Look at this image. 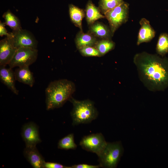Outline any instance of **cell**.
Masks as SVG:
<instances>
[{
  "instance_id": "603a6c76",
  "label": "cell",
  "mask_w": 168,
  "mask_h": 168,
  "mask_svg": "<svg viewBox=\"0 0 168 168\" xmlns=\"http://www.w3.org/2000/svg\"><path fill=\"white\" fill-rule=\"evenodd\" d=\"M124 1L123 0H100L99 3V8L104 14L120 5Z\"/></svg>"
},
{
  "instance_id": "8992f818",
  "label": "cell",
  "mask_w": 168,
  "mask_h": 168,
  "mask_svg": "<svg viewBox=\"0 0 168 168\" xmlns=\"http://www.w3.org/2000/svg\"><path fill=\"white\" fill-rule=\"evenodd\" d=\"M38 55V50L37 49L18 48L8 65L12 68L16 67L29 66L35 62Z\"/></svg>"
},
{
  "instance_id": "5bb4252c",
  "label": "cell",
  "mask_w": 168,
  "mask_h": 168,
  "mask_svg": "<svg viewBox=\"0 0 168 168\" xmlns=\"http://www.w3.org/2000/svg\"><path fill=\"white\" fill-rule=\"evenodd\" d=\"M29 67H18L14 72L16 80L32 87L35 83V78Z\"/></svg>"
},
{
  "instance_id": "52a82bcc",
  "label": "cell",
  "mask_w": 168,
  "mask_h": 168,
  "mask_svg": "<svg viewBox=\"0 0 168 168\" xmlns=\"http://www.w3.org/2000/svg\"><path fill=\"white\" fill-rule=\"evenodd\" d=\"M107 143L103 135L98 133L84 137L79 145L83 149L94 153L98 156L105 149Z\"/></svg>"
},
{
  "instance_id": "5b68a950",
  "label": "cell",
  "mask_w": 168,
  "mask_h": 168,
  "mask_svg": "<svg viewBox=\"0 0 168 168\" xmlns=\"http://www.w3.org/2000/svg\"><path fill=\"white\" fill-rule=\"evenodd\" d=\"M128 3H123L104 14L108 20L113 36L116 30L123 24L126 22L129 14Z\"/></svg>"
},
{
  "instance_id": "7a4b0ae2",
  "label": "cell",
  "mask_w": 168,
  "mask_h": 168,
  "mask_svg": "<svg viewBox=\"0 0 168 168\" xmlns=\"http://www.w3.org/2000/svg\"><path fill=\"white\" fill-rule=\"evenodd\" d=\"M75 86L72 81L61 79L51 82L45 90L47 110L62 107L72 97Z\"/></svg>"
},
{
  "instance_id": "ba28073f",
  "label": "cell",
  "mask_w": 168,
  "mask_h": 168,
  "mask_svg": "<svg viewBox=\"0 0 168 168\" xmlns=\"http://www.w3.org/2000/svg\"><path fill=\"white\" fill-rule=\"evenodd\" d=\"M10 34V36L17 49L21 48L37 49L38 42L29 31L21 29L13 31Z\"/></svg>"
},
{
  "instance_id": "cb8c5ba5",
  "label": "cell",
  "mask_w": 168,
  "mask_h": 168,
  "mask_svg": "<svg viewBox=\"0 0 168 168\" xmlns=\"http://www.w3.org/2000/svg\"><path fill=\"white\" fill-rule=\"evenodd\" d=\"M81 54L86 57H101L98 51L94 47L86 46L78 49Z\"/></svg>"
},
{
  "instance_id": "2e32d148",
  "label": "cell",
  "mask_w": 168,
  "mask_h": 168,
  "mask_svg": "<svg viewBox=\"0 0 168 168\" xmlns=\"http://www.w3.org/2000/svg\"><path fill=\"white\" fill-rule=\"evenodd\" d=\"M101 12L99 7L96 6L91 0H89L87 3L85 10L86 19L88 24L90 25L99 19L105 18V16Z\"/></svg>"
},
{
  "instance_id": "4316f807",
  "label": "cell",
  "mask_w": 168,
  "mask_h": 168,
  "mask_svg": "<svg viewBox=\"0 0 168 168\" xmlns=\"http://www.w3.org/2000/svg\"><path fill=\"white\" fill-rule=\"evenodd\" d=\"M5 23L0 21V36H2L6 35V36H9L10 34L8 33L5 27Z\"/></svg>"
},
{
  "instance_id": "484cf974",
  "label": "cell",
  "mask_w": 168,
  "mask_h": 168,
  "mask_svg": "<svg viewBox=\"0 0 168 168\" xmlns=\"http://www.w3.org/2000/svg\"><path fill=\"white\" fill-rule=\"evenodd\" d=\"M70 168H99L100 167V165H93L86 164H81L72 165Z\"/></svg>"
},
{
  "instance_id": "30bf717a",
  "label": "cell",
  "mask_w": 168,
  "mask_h": 168,
  "mask_svg": "<svg viewBox=\"0 0 168 168\" xmlns=\"http://www.w3.org/2000/svg\"><path fill=\"white\" fill-rule=\"evenodd\" d=\"M10 35L0 41V66L8 65L17 49Z\"/></svg>"
},
{
  "instance_id": "4fadbf2b",
  "label": "cell",
  "mask_w": 168,
  "mask_h": 168,
  "mask_svg": "<svg viewBox=\"0 0 168 168\" xmlns=\"http://www.w3.org/2000/svg\"><path fill=\"white\" fill-rule=\"evenodd\" d=\"M1 82L6 86L13 93L18 95L19 91L15 86L16 80L14 72L12 68L6 66H0Z\"/></svg>"
},
{
  "instance_id": "6da1fadb",
  "label": "cell",
  "mask_w": 168,
  "mask_h": 168,
  "mask_svg": "<svg viewBox=\"0 0 168 168\" xmlns=\"http://www.w3.org/2000/svg\"><path fill=\"white\" fill-rule=\"evenodd\" d=\"M133 62L139 78L149 90L164 91L168 86V59L145 52L137 53Z\"/></svg>"
},
{
  "instance_id": "44dd1931",
  "label": "cell",
  "mask_w": 168,
  "mask_h": 168,
  "mask_svg": "<svg viewBox=\"0 0 168 168\" xmlns=\"http://www.w3.org/2000/svg\"><path fill=\"white\" fill-rule=\"evenodd\" d=\"M157 53L160 55L164 56L168 53V34H161L158 38L156 48Z\"/></svg>"
},
{
  "instance_id": "7402d4cb",
  "label": "cell",
  "mask_w": 168,
  "mask_h": 168,
  "mask_svg": "<svg viewBox=\"0 0 168 168\" xmlns=\"http://www.w3.org/2000/svg\"><path fill=\"white\" fill-rule=\"evenodd\" d=\"M77 147L75 143L73 133H70L60 139L58 143L59 149L65 150L75 149Z\"/></svg>"
},
{
  "instance_id": "9a60e30c",
  "label": "cell",
  "mask_w": 168,
  "mask_h": 168,
  "mask_svg": "<svg viewBox=\"0 0 168 168\" xmlns=\"http://www.w3.org/2000/svg\"><path fill=\"white\" fill-rule=\"evenodd\" d=\"M90 26L88 32L96 37L111 39L113 36L110 29L102 23L96 21Z\"/></svg>"
},
{
  "instance_id": "ac0fdd59",
  "label": "cell",
  "mask_w": 168,
  "mask_h": 168,
  "mask_svg": "<svg viewBox=\"0 0 168 168\" xmlns=\"http://www.w3.org/2000/svg\"><path fill=\"white\" fill-rule=\"evenodd\" d=\"M69 11L71 20L73 24L82 31V21L85 16V12L75 6L70 4L69 5Z\"/></svg>"
},
{
  "instance_id": "d6986e66",
  "label": "cell",
  "mask_w": 168,
  "mask_h": 168,
  "mask_svg": "<svg viewBox=\"0 0 168 168\" xmlns=\"http://www.w3.org/2000/svg\"><path fill=\"white\" fill-rule=\"evenodd\" d=\"M115 43L111 39H104L97 41L94 47L99 52L102 56L113 49Z\"/></svg>"
},
{
  "instance_id": "3957f363",
  "label": "cell",
  "mask_w": 168,
  "mask_h": 168,
  "mask_svg": "<svg viewBox=\"0 0 168 168\" xmlns=\"http://www.w3.org/2000/svg\"><path fill=\"white\" fill-rule=\"evenodd\" d=\"M69 100L73 105L71 115L73 125L89 123L97 117L98 112L91 100H78L72 97Z\"/></svg>"
},
{
  "instance_id": "8fae6325",
  "label": "cell",
  "mask_w": 168,
  "mask_h": 168,
  "mask_svg": "<svg viewBox=\"0 0 168 168\" xmlns=\"http://www.w3.org/2000/svg\"><path fill=\"white\" fill-rule=\"evenodd\" d=\"M141 27L138 33L137 44L150 41L155 35V31L150 25L149 21L142 18L139 21Z\"/></svg>"
},
{
  "instance_id": "e0dca14e",
  "label": "cell",
  "mask_w": 168,
  "mask_h": 168,
  "mask_svg": "<svg viewBox=\"0 0 168 168\" xmlns=\"http://www.w3.org/2000/svg\"><path fill=\"white\" fill-rule=\"evenodd\" d=\"M97 41L96 37L92 35L81 31L77 34L75 39L76 46L78 49L86 46L94 47Z\"/></svg>"
},
{
  "instance_id": "ffe728a7",
  "label": "cell",
  "mask_w": 168,
  "mask_h": 168,
  "mask_svg": "<svg viewBox=\"0 0 168 168\" xmlns=\"http://www.w3.org/2000/svg\"><path fill=\"white\" fill-rule=\"evenodd\" d=\"M2 17L5 20V24L10 27L13 31L21 29L19 19L10 10L5 12Z\"/></svg>"
},
{
  "instance_id": "7c38bea8",
  "label": "cell",
  "mask_w": 168,
  "mask_h": 168,
  "mask_svg": "<svg viewBox=\"0 0 168 168\" xmlns=\"http://www.w3.org/2000/svg\"><path fill=\"white\" fill-rule=\"evenodd\" d=\"M23 154L26 159L33 168H44L45 161L36 146L26 147Z\"/></svg>"
},
{
  "instance_id": "d4e9b609",
  "label": "cell",
  "mask_w": 168,
  "mask_h": 168,
  "mask_svg": "<svg viewBox=\"0 0 168 168\" xmlns=\"http://www.w3.org/2000/svg\"><path fill=\"white\" fill-rule=\"evenodd\" d=\"M45 168H70V166H66L59 163L54 162H46L44 163Z\"/></svg>"
},
{
  "instance_id": "277c9868",
  "label": "cell",
  "mask_w": 168,
  "mask_h": 168,
  "mask_svg": "<svg viewBox=\"0 0 168 168\" xmlns=\"http://www.w3.org/2000/svg\"><path fill=\"white\" fill-rule=\"evenodd\" d=\"M124 151L121 142H107L103 152L98 156L100 167L116 168Z\"/></svg>"
},
{
  "instance_id": "9c48e42d",
  "label": "cell",
  "mask_w": 168,
  "mask_h": 168,
  "mask_svg": "<svg viewBox=\"0 0 168 168\" xmlns=\"http://www.w3.org/2000/svg\"><path fill=\"white\" fill-rule=\"evenodd\" d=\"M21 135L26 147L36 146L41 142L38 127L33 122L27 123L23 126Z\"/></svg>"
}]
</instances>
